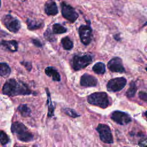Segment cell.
Wrapping results in <instances>:
<instances>
[{"mask_svg": "<svg viewBox=\"0 0 147 147\" xmlns=\"http://www.w3.org/2000/svg\"><path fill=\"white\" fill-rule=\"evenodd\" d=\"M2 91L4 95L10 96L30 95L32 93L27 84L14 79L7 80L3 84Z\"/></svg>", "mask_w": 147, "mask_h": 147, "instance_id": "obj_1", "label": "cell"}, {"mask_svg": "<svg viewBox=\"0 0 147 147\" xmlns=\"http://www.w3.org/2000/svg\"><path fill=\"white\" fill-rule=\"evenodd\" d=\"M11 131L21 141L28 142L32 141L33 139V135L29 131L28 128L21 122H13L11 126Z\"/></svg>", "mask_w": 147, "mask_h": 147, "instance_id": "obj_2", "label": "cell"}, {"mask_svg": "<svg viewBox=\"0 0 147 147\" xmlns=\"http://www.w3.org/2000/svg\"><path fill=\"white\" fill-rule=\"evenodd\" d=\"M87 102L91 105L102 109H105L110 105L108 95L105 92H97L91 94L88 96Z\"/></svg>", "mask_w": 147, "mask_h": 147, "instance_id": "obj_3", "label": "cell"}, {"mask_svg": "<svg viewBox=\"0 0 147 147\" xmlns=\"http://www.w3.org/2000/svg\"><path fill=\"white\" fill-rule=\"evenodd\" d=\"M92 61V57L91 55L86 54L82 56L75 55L72 59V66L74 70H80L88 65Z\"/></svg>", "mask_w": 147, "mask_h": 147, "instance_id": "obj_4", "label": "cell"}, {"mask_svg": "<svg viewBox=\"0 0 147 147\" xmlns=\"http://www.w3.org/2000/svg\"><path fill=\"white\" fill-rule=\"evenodd\" d=\"M99 133L100 140L106 144L113 143V137L111 131L109 126L103 123H99L96 128Z\"/></svg>", "mask_w": 147, "mask_h": 147, "instance_id": "obj_5", "label": "cell"}, {"mask_svg": "<svg viewBox=\"0 0 147 147\" xmlns=\"http://www.w3.org/2000/svg\"><path fill=\"white\" fill-rule=\"evenodd\" d=\"M2 22L5 26L13 33H17L21 28L20 21L10 14L4 16L2 18Z\"/></svg>", "mask_w": 147, "mask_h": 147, "instance_id": "obj_6", "label": "cell"}, {"mask_svg": "<svg viewBox=\"0 0 147 147\" xmlns=\"http://www.w3.org/2000/svg\"><path fill=\"white\" fill-rule=\"evenodd\" d=\"M61 8L62 16L68 21L74 22L78 18V13L76 11L75 9L69 5L63 2L61 3Z\"/></svg>", "mask_w": 147, "mask_h": 147, "instance_id": "obj_7", "label": "cell"}, {"mask_svg": "<svg viewBox=\"0 0 147 147\" xmlns=\"http://www.w3.org/2000/svg\"><path fill=\"white\" fill-rule=\"evenodd\" d=\"M127 83L126 79L123 77L115 78L110 79L106 86L107 89L110 92H117L124 88Z\"/></svg>", "mask_w": 147, "mask_h": 147, "instance_id": "obj_8", "label": "cell"}, {"mask_svg": "<svg viewBox=\"0 0 147 147\" xmlns=\"http://www.w3.org/2000/svg\"><path fill=\"white\" fill-rule=\"evenodd\" d=\"M81 42L85 45H88L92 40V29L90 25H82L78 29Z\"/></svg>", "mask_w": 147, "mask_h": 147, "instance_id": "obj_9", "label": "cell"}, {"mask_svg": "<svg viewBox=\"0 0 147 147\" xmlns=\"http://www.w3.org/2000/svg\"><path fill=\"white\" fill-rule=\"evenodd\" d=\"M111 118L113 121L121 125H126L131 121V118L128 114L118 110L112 113Z\"/></svg>", "mask_w": 147, "mask_h": 147, "instance_id": "obj_10", "label": "cell"}, {"mask_svg": "<svg viewBox=\"0 0 147 147\" xmlns=\"http://www.w3.org/2000/svg\"><path fill=\"white\" fill-rule=\"evenodd\" d=\"M107 67L109 70L114 72L123 73L125 71L122 60L119 57H115L111 59L107 63Z\"/></svg>", "mask_w": 147, "mask_h": 147, "instance_id": "obj_11", "label": "cell"}, {"mask_svg": "<svg viewBox=\"0 0 147 147\" xmlns=\"http://www.w3.org/2000/svg\"><path fill=\"white\" fill-rule=\"evenodd\" d=\"M80 83L83 87H95L98 84V80L90 74H84L81 76Z\"/></svg>", "mask_w": 147, "mask_h": 147, "instance_id": "obj_12", "label": "cell"}, {"mask_svg": "<svg viewBox=\"0 0 147 147\" xmlns=\"http://www.w3.org/2000/svg\"><path fill=\"white\" fill-rule=\"evenodd\" d=\"M44 10L48 16H55L59 13L57 6L53 0H48L45 2Z\"/></svg>", "mask_w": 147, "mask_h": 147, "instance_id": "obj_13", "label": "cell"}, {"mask_svg": "<svg viewBox=\"0 0 147 147\" xmlns=\"http://www.w3.org/2000/svg\"><path fill=\"white\" fill-rule=\"evenodd\" d=\"M26 24L28 29L30 30H34L40 29L44 25V22L42 20H34L30 18L27 19Z\"/></svg>", "mask_w": 147, "mask_h": 147, "instance_id": "obj_14", "label": "cell"}, {"mask_svg": "<svg viewBox=\"0 0 147 147\" xmlns=\"http://www.w3.org/2000/svg\"><path fill=\"white\" fill-rule=\"evenodd\" d=\"M1 45L10 52H14L18 49V43L15 40H2Z\"/></svg>", "mask_w": 147, "mask_h": 147, "instance_id": "obj_15", "label": "cell"}, {"mask_svg": "<svg viewBox=\"0 0 147 147\" xmlns=\"http://www.w3.org/2000/svg\"><path fill=\"white\" fill-rule=\"evenodd\" d=\"M45 73L48 76L51 77L53 81L59 82L61 80V77L57 71L53 67H48L45 69Z\"/></svg>", "mask_w": 147, "mask_h": 147, "instance_id": "obj_16", "label": "cell"}, {"mask_svg": "<svg viewBox=\"0 0 147 147\" xmlns=\"http://www.w3.org/2000/svg\"><path fill=\"white\" fill-rule=\"evenodd\" d=\"M45 91L47 92V105L48 106V116L49 117H51L53 116L54 115V110H55V107L53 105L52 100H51V94L50 92L48 90V88H45Z\"/></svg>", "mask_w": 147, "mask_h": 147, "instance_id": "obj_17", "label": "cell"}, {"mask_svg": "<svg viewBox=\"0 0 147 147\" xmlns=\"http://www.w3.org/2000/svg\"><path fill=\"white\" fill-rule=\"evenodd\" d=\"M11 73L10 67L6 63H1L0 64V75L2 77L6 78Z\"/></svg>", "mask_w": 147, "mask_h": 147, "instance_id": "obj_18", "label": "cell"}, {"mask_svg": "<svg viewBox=\"0 0 147 147\" xmlns=\"http://www.w3.org/2000/svg\"><path fill=\"white\" fill-rule=\"evenodd\" d=\"M94 72L98 75H103L106 71V67L104 63L102 62H98L92 67Z\"/></svg>", "mask_w": 147, "mask_h": 147, "instance_id": "obj_19", "label": "cell"}, {"mask_svg": "<svg viewBox=\"0 0 147 147\" xmlns=\"http://www.w3.org/2000/svg\"><path fill=\"white\" fill-rule=\"evenodd\" d=\"M61 44L63 48L65 50H70L74 47L72 41L68 37H64L61 40Z\"/></svg>", "mask_w": 147, "mask_h": 147, "instance_id": "obj_20", "label": "cell"}, {"mask_svg": "<svg viewBox=\"0 0 147 147\" xmlns=\"http://www.w3.org/2000/svg\"><path fill=\"white\" fill-rule=\"evenodd\" d=\"M18 110L23 117H28L30 114L31 110L25 104L20 105L18 107Z\"/></svg>", "mask_w": 147, "mask_h": 147, "instance_id": "obj_21", "label": "cell"}, {"mask_svg": "<svg viewBox=\"0 0 147 147\" xmlns=\"http://www.w3.org/2000/svg\"><path fill=\"white\" fill-rule=\"evenodd\" d=\"M67 32V28L60 24H55L52 26V32L54 34H62Z\"/></svg>", "mask_w": 147, "mask_h": 147, "instance_id": "obj_22", "label": "cell"}, {"mask_svg": "<svg viewBox=\"0 0 147 147\" xmlns=\"http://www.w3.org/2000/svg\"><path fill=\"white\" fill-rule=\"evenodd\" d=\"M137 91V87L136 83L134 82H131L130 83V86L129 88L126 91V96L128 98H133L134 96Z\"/></svg>", "mask_w": 147, "mask_h": 147, "instance_id": "obj_23", "label": "cell"}, {"mask_svg": "<svg viewBox=\"0 0 147 147\" xmlns=\"http://www.w3.org/2000/svg\"><path fill=\"white\" fill-rule=\"evenodd\" d=\"M63 111L65 114L72 118H76L80 116V115L78 114L74 109L70 108L63 109Z\"/></svg>", "mask_w": 147, "mask_h": 147, "instance_id": "obj_24", "label": "cell"}, {"mask_svg": "<svg viewBox=\"0 0 147 147\" xmlns=\"http://www.w3.org/2000/svg\"><path fill=\"white\" fill-rule=\"evenodd\" d=\"M0 140H1V143L2 145H6V144L8 143L9 141V137L3 131L1 130V134H0Z\"/></svg>", "mask_w": 147, "mask_h": 147, "instance_id": "obj_25", "label": "cell"}, {"mask_svg": "<svg viewBox=\"0 0 147 147\" xmlns=\"http://www.w3.org/2000/svg\"><path fill=\"white\" fill-rule=\"evenodd\" d=\"M44 36V37L47 40H49V41H52L53 40V37L52 33H51V32L49 30V29H48L47 31H45Z\"/></svg>", "mask_w": 147, "mask_h": 147, "instance_id": "obj_26", "label": "cell"}, {"mask_svg": "<svg viewBox=\"0 0 147 147\" xmlns=\"http://www.w3.org/2000/svg\"><path fill=\"white\" fill-rule=\"evenodd\" d=\"M138 96L141 100L147 102V92L144 91H140L138 93Z\"/></svg>", "mask_w": 147, "mask_h": 147, "instance_id": "obj_27", "label": "cell"}, {"mask_svg": "<svg viewBox=\"0 0 147 147\" xmlns=\"http://www.w3.org/2000/svg\"><path fill=\"white\" fill-rule=\"evenodd\" d=\"M21 64L22 65H24V66L25 67V68H26L27 70H28L29 71H30L31 70L32 68L31 63H30V62H29V61H21Z\"/></svg>", "mask_w": 147, "mask_h": 147, "instance_id": "obj_28", "label": "cell"}, {"mask_svg": "<svg viewBox=\"0 0 147 147\" xmlns=\"http://www.w3.org/2000/svg\"><path fill=\"white\" fill-rule=\"evenodd\" d=\"M32 42H33V44L36 46L37 47H39V48H41L42 47V43L40 42V41L38 39L36 38H34L32 40Z\"/></svg>", "mask_w": 147, "mask_h": 147, "instance_id": "obj_29", "label": "cell"}, {"mask_svg": "<svg viewBox=\"0 0 147 147\" xmlns=\"http://www.w3.org/2000/svg\"><path fill=\"white\" fill-rule=\"evenodd\" d=\"M138 145L140 147H147V139H144L141 140L139 142Z\"/></svg>", "mask_w": 147, "mask_h": 147, "instance_id": "obj_30", "label": "cell"}, {"mask_svg": "<svg viewBox=\"0 0 147 147\" xmlns=\"http://www.w3.org/2000/svg\"><path fill=\"white\" fill-rule=\"evenodd\" d=\"M144 114H145V117H146V119H147V111L145 112Z\"/></svg>", "mask_w": 147, "mask_h": 147, "instance_id": "obj_31", "label": "cell"}, {"mask_svg": "<svg viewBox=\"0 0 147 147\" xmlns=\"http://www.w3.org/2000/svg\"><path fill=\"white\" fill-rule=\"evenodd\" d=\"M16 147H25V146H16Z\"/></svg>", "mask_w": 147, "mask_h": 147, "instance_id": "obj_32", "label": "cell"}, {"mask_svg": "<svg viewBox=\"0 0 147 147\" xmlns=\"http://www.w3.org/2000/svg\"><path fill=\"white\" fill-rule=\"evenodd\" d=\"M146 71H147V68H146Z\"/></svg>", "mask_w": 147, "mask_h": 147, "instance_id": "obj_33", "label": "cell"}]
</instances>
